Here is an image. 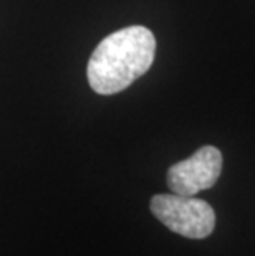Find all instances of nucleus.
Returning a JSON list of instances; mask_svg holds the SVG:
<instances>
[{"mask_svg": "<svg viewBox=\"0 0 255 256\" xmlns=\"http://www.w3.org/2000/svg\"><path fill=\"white\" fill-rule=\"evenodd\" d=\"M156 38L146 26L133 25L108 35L91 53L88 83L98 94H116L141 78L154 62Z\"/></svg>", "mask_w": 255, "mask_h": 256, "instance_id": "f257e3e1", "label": "nucleus"}, {"mask_svg": "<svg viewBox=\"0 0 255 256\" xmlns=\"http://www.w3.org/2000/svg\"><path fill=\"white\" fill-rule=\"evenodd\" d=\"M149 206L162 225L181 236L202 240L214 232L215 214L205 200L177 194H159L151 198Z\"/></svg>", "mask_w": 255, "mask_h": 256, "instance_id": "f03ea898", "label": "nucleus"}, {"mask_svg": "<svg viewBox=\"0 0 255 256\" xmlns=\"http://www.w3.org/2000/svg\"><path fill=\"white\" fill-rule=\"evenodd\" d=\"M222 172V152L214 146H204L186 160L167 170V187L172 194L194 197L214 187Z\"/></svg>", "mask_w": 255, "mask_h": 256, "instance_id": "7ed1b4c3", "label": "nucleus"}]
</instances>
